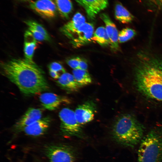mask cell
Returning a JSON list of instances; mask_svg holds the SVG:
<instances>
[{
	"mask_svg": "<svg viewBox=\"0 0 162 162\" xmlns=\"http://www.w3.org/2000/svg\"><path fill=\"white\" fill-rule=\"evenodd\" d=\"M93 25L85 22L78 29L70 39V42L74 48H79L92 41L94 34Z\"/></svg>",
	"mask_w": 162,
	"mask_h": 162,
	"instance_id": "7",
	"label": "cell"
},
{
	"mask_svg": "<svg viewBox=\"0 0 162 162\" xmlns=\"http://www.w3.org/2000/svg\"><path fill=\"white\" fill-rule=\"evenodd\" d=\"M43 110L39 108H29L14 125L15 130L21 132L25 127L32 124L41 118Z\"/></svg>",
	"mask_w": 162,
	"mask_h": 162,
	"instance_id": "12",
	"label": "cell"
},
{
	"mask_svg": "<svg viewBox=\"0 0 162 162\" xmlns=\"http://www.w3.org/2000/svg\"><path fill=\"white\" fill-rule=\"evenodd\" d=\"M1 68L2 75L25 95H34L49 88L43 72L34 63L25 59H13L2 62Z\"/></svg>",
	"mask_w": 162,
	"mask_h": 162,
	"instance_id": "1",
	"label": "cell"
},
{
	"mask_svg": "<svg viewBox=\"0 0 162 162\" xmlns=\"http://www.w3.org/2000/svg\"><path fill=\"white\" fill-rule=\"evenodd\" d=\"M37 46V40L28 30L25 34L24 52L25 59L31 63H34L33 57Z\"/></svg>",
	"mask_w": 162,
	"mask_h": 162,
	"instance_id": "17",
	"label": "cell"
},
{
	"mask_svg": "<svg viewBox=\"0 0 162 162\" xmlns=\"http://www.w3.org/2000/svg\"><path fill=\"white\" fill-rule=\"evenodd\" d=\"M49 70H51L58 73L62 72L63 73L65 72V70L62 65L59 63L54 62L51 63L48 66Z\"/></svg>",
	"mask_w": 162,
	"mask_h": 162,
	"instance_id": "26",
	"label": "cell"
},
{
	"mask_svg": "<svg viewBox=\"0 0 162 162\" xmlns=\"http://www.w3.org/2000/svg\"><path fill=\"white\" fill-rule=\"evenodd\" d=\"M49 74L52 78L55 79H58L60 76L58 73L51 70H49Z\"/></svg>",
	"mask_w": 162,
	"mask_h": 162,
	"instance_id": "28",
	"label": "cell"
},
{
	"mask_svg": "<svg viewBox=\"0 0 162 162\" xmlns=\"http://www.w3.org/2000/svg\"><path fill=\"white\" fill-rule=\"evenodd\" d=\"M39 98L42 106L50 111L56 110L62 104H69L70 103V100L68 98L50 92L42 93Z\"/></svg>",
	"mask_w": 162,
	"mask_h": 162,
	"instance_id": "10",
	"label": "cell"
},
{
	"mask_svg": "<svg viewBox=\"0 0 162 162\" xmlns=\"http://www.w3.org/2000/svg\"><path fill=\"white\" fill-rule=\"evenodd\" d=\"M96 110L95 104L92 100H88L79 105L76 108L74 113L77 122L81 125L94 119Z\"/></svg>",
	"mask_w": 162,
	"mask_h": 162,
	"instance_id": "9",
	"label": "cell"
},
{
	"mask_svg": "<svg viewBox=\"0 0 162 162\" xmlns=\"http://www.w3.org/2000/svg\"><path fill=\"white\" fill-rule=\"evenodd\" d=\"M73 74L76 80L81 87L88 85L92 82V78L87 70L79 69H74Z\"/></svg>",
	"mask_w": 162,
	"mask_h": 162,
	"instance_id": "20",
	"label": "cell"
},
{
	"mask_svg": "<svg viewBox=\"0 0 162 162\" xmlns=\"http://www.w3.org/2000/svg\"><path fill=\"white\" fill-rule=\"evenodd\" d=\"M56 82L60 87L69 92H76L81 87L73 75L66 72L60 76Z\"/></svg>",
	"mask_w": 162,
	"mask_h": 162,
	"instance_id": "16",
	"label": "cell"
},
{
	"mask_svg": "<svg viewBox=\"0 0 162 162\" xmlns=\"http://www.w3.org/2000/svg\"><path fill=\"white\" fill-rule=\"evenodd\" d=\"M25 23L27 25L28 27L32 28L46 36L50 37L44 27L36 22L32 20H28L25 21Z\"/></svg>",
	"mask_w": 162,
	"mask_h": 162,
	"instance_id": "23",
	"label": "cell"
},
{
	"mask_svg": "<svg viewBox=\"0 0 162 162\" xmlns=\"http://www.w3.org/2000/svg\"><path fill=\"white\" fill-rule=\"evenodd\" d=\"M20 1H21V2H28L29 1H30L31 0H19Z\"/></svg>",
	"mask_w": 162,
	"mask_h": 162,
	"instance_id": "30",
	"label": "cell"
},
{
	"mask_svg": "<svg viewBox=\"0 0 162 162\" xmlns=\"http://www.w3.org/2000/svg\"><path fill=\"white\" fill-rule=\"evenodd\" d=\"M76 2L85 9L88 18L93 20L97 15L106 8L108 0H76Z\"/></svg>",
	"mask_w": 162,
	"mask_h": 162,
	"instance_id": "11",
	"label": "cell"
},
{
	"mask_svg": "<svg viewBox=\"0 0 162 162\" xmlns=\"http://www.w3.org/2000/svg\"><path fill=\"white\" fill-rule=\"evenodd\" d=\"M28 28V30L36 40L39 41H49L50 40V37L46 36L40 32L32 28Z\"/></svg>",
	"mask_w": 162,
	"mask_h": 162,
	"instance_id": "24",
	"label": "cell"
},
{
	"mask_svg": "<svg viewBox=\"0 0 162 162\" xmlns=\"http://www.w3.org/2000/svg\"><path fill=\"white\" fill-rule=\"evenodd\" d=\"M85 22V17L80 13L77 12L70 20L62 27L61 30L64 35L70 39L79 27Z\"/></svg>",
	"mask_w": 162,
	"mask_h": 162,
	"instance_id": "15",
	"label": "cell"
},
{
	"mask_svg": "<svg viewBox=\"0 0 162 162\" xmlns=\"http://www.w3.org/2000/svg\"><path fill=\"white\" fill-rule=\"evenodd\" d=\"M43 152L50 162H74V151L70 146L61 144L45 146Z\"/></svg>",
	"mask_w": 162,
	"mask_h": 162,
	"instance_id": "5",
	"label": "cell"
},
{
	"mask_svg": "<svg viewBox=\"0 0 162 162\" xmlns=\"http://www.w3.org/2000/svg\"><path fill=\"white\" fill-rule=\"evenodd\" d=\"M50 118L47 117L41 118L29 125L24 128L21 132L26 135L38 136L44 135L49 128Z\"/></svg>",
	"mask_w": 162,
	"mask_h": 162,
	"instance_id": "14",
	"label": "cell"
},
{
	"mask_svg": "<svg viewBox=\"0 0 162 162\" xmlns=\"http://www.w3.org/2000/svg\"><path fill=\"white\" fill-rule=\"evenodd\" d=\"M29 6L33 10L43 17L52 18L57 10L54 0H36L30 2Z\"/></svg>",
	"mask_w": 162,
	"mask_h": 162,
	"instance_id": "8",
	"label": "cell"
},
{
	"mask_svg": "<svg viewBox=\"0 0 162 162\" xmlns=\"http://www.w3.org/2000/svg\"><path fill=\"white\" fill-rule=\"evenodd\" d=\"M156 1L157 2H158L159 4H160L161 5H162V0H154Z\"/></svg>",
	"mask_w": 162,
	"mask_h": 162,
	"instance_id": "29",
	"label": "cell"
},
{
	"mask_svg": "<svg viewBox=\"0 0 162 162\" xmlns=\"http://www.w3.org/2000/svg\"><path fill=\"white\" fill-rule=\"evenodd\" d=\"M144 125L130 114H123L116 120L113 125V138L119 144L134 148L140 143L144 136Z\"/></svg>",
	"mask_w": 162,
	"mask_h": 162,
	"instance_id": "3",
	"label": "cell"
},
{
	"mask_svg": "<svg viewBox=\"0 0 162 162\" xmlns=\"http://www.w3.org/2000/svg\"><path fill=\"white\" fill-rule=\"evenodd\" d=\"M136 34V31L132 29L124 28L118 33V42L120 43L126 42L132 39Z\"/></svg>",
	"mask_w": 162,
	"mask_h": 162,
	"instance_id": "22",
	"label": "cell"
},
{
	"mask_svg": "<svg viewBox=\"0 0 162 162\" xmlns=\"http://www.w3.org/2000/svg\"><path fill=\"white\" fill-rule=\"evenodd\" d=\"M92 40L103 46H110V42L106 28L104 26L98 27L94 33Z\"/></svg>",
	"mask_w": 162,
	"mask_h": 162,
	"instance_id": "19",
	"label": "cell"
},
{
	"mask_svg": "<svg viewBox=\"0 0 162 162\" xmlns=\"http://www.w3.org/2000/svg\"><path fill=\"white\" fill-rule=\"evenodd\" d=\"M100 16L105 24L106 30L110 41V46L111 49L114 52L119 50L118 44V33L115 24L106 14H101Z\"/></svg>",
	"mask_w": 162,
	"mask_h": 162,
	"instance_id": "13",
	"label": "cell"
},
{
	"mask_svg": "<svg viewBox=\"0 0 162 162\" xmlns=\"http://www.w3.org/2000/svg\"><path fill=\"white\" fill-rule=\"evenodd\" d=\"M137 162H162V125L144 136L138 150Z\"/></svg>",
	"mask_w": 162,
	"mask_h": 162,
	"instance_id": "4",
	"label": "cell"
},
{
	"mask_svg": "<svg viewBox=\"0 0 162 162\" xmlns=\"http://www.w3.org/2000/svg\"><path fill=\"white\" fill-rule=\"evenodd\" d=\"M116 19L124 24L131 22L134 19L133 16L122 4H116L115 10Z\"/></svg>",
	"mask_w": 162,
	"mask_h": 162,
	"instance_id": "18",
	"label": "cell"
},
{
	"mask_svg": "<svg viewBox=\"0 0 162 162\" xmlns=\"http://www.w3.org/2000/svg\"><path fill=\"white\" fill-rule=\"evenodd\" d=\"M141 54L134 69L135 87L145 97L162 103V58Z\"/></svg>",
	"mask_w": 162,
	"mask_h": 162,
	"instance_id": "2",
	"label": "cell"
},
{
	"mask_svg": "<svg viewBox=\"0 0 162 162\" xmlns=\"http://www.w3.org/2000/svg\"><path fill=\"white\" fill-rule=\"evenodd\" d=\"M87 68L88 64L86 61L81 58L80 61L78 69L87 70Z\"/></svg>",
	"mask_w": 162,
	"mask_h": 162,
	"instance_id": "27",
	"label": "cell"
},
{
	"mask_svg": "<svg viewBox=\"0 0 162 162\" xmlns=\"http://www.w3.org/2000/svg\"><path fill=\"white\" fill-rule=\"evenodd\" d=\"M81 58L76 57L68 59L66 60L67 64L74 69L79 68V65Z\"/></svg>",
	"mask_w": 162,
	"mask_h": 162,
	"instance_id": "25",
	"label": "cell"
},
{
	"mask_svg": "<svg viewBox=\"0 0 162 162\" xmlns=\"http://www.w3.org/2000/svg\"><path fill=\"white\" fill-rule=\"evenodd\" d=\"M61 121L60 130L61 133L67 136H81V125L77 122L74 111L71 109L64 108L59 113Z\"/></svg>",
	"mask_w": 162,
	"mask_h": 162,
	"instance_id": "6",
	"label": "cell"
},
{
	"mask_svg": "<svg viewBox=\"0 0 162 162\" xmlns=\"http://www.w3.org/2000/svg\"><path fill=\"white\" fill-rule=\"evenodd\" d=\"M57 10L64 18H68L73 9V4L70 0H54Z\"/></svg>",
	"mask_w": 162,
	"mask_h": 162,
	"instance_id": "21",
	"label": "cell"
}]
</instances>
